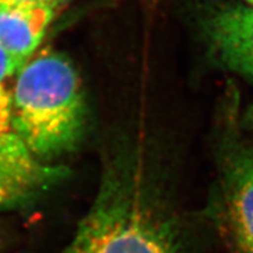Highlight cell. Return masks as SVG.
Listing matches in <instances>:
<instances>
[{
    "label": "cell",
    "instance_id": "1",
    "mask_svg": "<svg viewBox=\"0 0 253 253\" xmlns=\"http://www.w3.org/2000/svg\"><path fill=\"white\" fill-rule=\"evenodd\" d=\"M61 253H177L170 223L145 186L131 151L114 157Z\"/></svg>",
    "mask_w": 253,
    "mask_h": 253
},
{
    "label": "cell",
    "instance_id": "2",
    "mask_svg": "<svg viewBox=\"0 0 253 253\" xmlns=\"http://www.w3.org/2000/svg\"><path fill=\"white\" fill-rule=\"evenodd\" d=\"M86 104L72 62L52 49L28 59L11 93L12 130L46 161L74 150L84 129Z\"/></svg>",
    "mask_w": 253,
    "mask_h": 253
},
{
    "label": "cell",
    "instance_id": "3",
    "mask_svg": "<svg viewBox=\"0 0 253 253\" xmlns=\"http://www.w3.org/2000/svg\"><path fill=\"white\" fill-rule=\"evenodd\" d=\"M68 172V168L36 156L13 130L0 129V212L36 203Z\"/></svg>",
    "mask_w": 253,
    "mask_h": 253
},
{
    "label": "cell",
    "instance_id": "4",
    "mask_svg": "<svg viewBox=\"0 0 253 253\" xmlns=\"http://www.w3.org/2000/svg\"><path fill=\"white\" fill-rule=\"evenodd\" d=\"M220 162L236 253H253V150L231 135L221 145Z\"/></svg>",
    "mask_w": 253,
    "mask_h": 253
},
{
    "label": "cell",
    "instance_id": "5",
    "mask_svg": "<svg viewBox=\"0 0 253 253\" xmlns=\"http://www.w3.org/2000/svg\"><path fill=\"white\" fill-rule=\"evenodd\" d=\"M208 45L219 62L253 82V7L224 5L203 18Z\"/></svg>",
    "mask_w": 253,
    "mask_h": 253
},
{
    "label": "cell",
    "instance_id": "6",
    "mask_svg": "<svg viewBox=\"0 0 253 253\" xmlns=\"http://www.w3.org/2000/svg\"><path fill=\"white\" fill-rule=\"evenodd\" d=\"M55 9L0 5V47L26 63L42 41Z\"/></svg>",
    "mask_w": 253,
    "mask_h": 253
},
{
    "label": "cell",
    "instance_id": "7",
    "mask_svg": "<svg viewBox=\"0 0 253 253\" xmlns=\"http://www.w3.org/2000/svg\"><path fill=\"white\" fill-rule=\"evenodd\" d=\"M25 65L0 47V129L12 130L11 126V93L5 88V81L17 74Z\"/></svg>",
    "mask_w": 253,
    "mask_h": 253
},
{
    "label": "cell",
    "instance_id": "8",
    "mask_svg": "<svg viewBox=\"0 0 253 253\" xmlns=\"http://www.w3.org/2000/svg\"><path fill=\"white\" fill-rule=\"evenodd\" d=\"M66 0H0L2 6H17V7H47L56 9Z\"/></svg>",
    "mask_w": 253,
    "mask_h": 253
},
{
    "label": "cell",
    "instance_id": "9",
    "mask_svg": "<svg viewBox=\"0 0 253 253\" xmlns=\"http://www.w3.org/2000/svg\"><path fill=\"white\" fill-rule=\"evenodd\" d=\"M246 119H248V122L253 126V104L250 107L248 110V114H246Z\"/></svg>",
    "mask_w": 253,
    "mask_h": 253
},
{
    "label": "cell",
    "instance_id": "10",
    "mask_svg": "<svg viewBox=\"0 0 253 253\" xmlns=\"http://www.w3.org/2000/svg\"><path fill=\"white\" fill-rule=\"evenodd\" d=\"M2 246H4V242H2V236L0 233V253H2Z\"/></svg>",
    "mask_w": 253,
    "mask_h": 253
},
{
    "label": "cell",
    "instance_id": "11",
    "mask_svg": "<svg viewBox=\"0 0 253 253\" xmlns=\"http://www.w3.org/2000/svg\"><path fill=\"white\" fill-rule=\"evenodd\" d=\"M245 1L248 2L249 6H252V7H253V0H245Z\"/></svg>",
    "mask_w": 253,
    "mask_h": 253
}]
</instances>
